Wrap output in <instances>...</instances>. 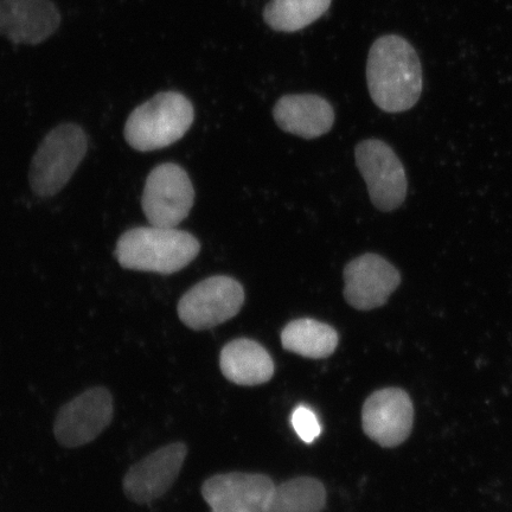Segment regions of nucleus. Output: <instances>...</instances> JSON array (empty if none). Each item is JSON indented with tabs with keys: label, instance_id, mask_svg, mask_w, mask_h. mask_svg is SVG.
I'll list each match as a JSON object with an SVG mask.
<instances>
[{
	"label": "nucleus",
	"instance_id": "obj_1",
	"mask_svg": "<svg viewBox=\"0 0 512 512\" xmlns=\"http://www.w3.org/2000/svg\"><path fill=\"white\" fill-rule=\"evenodd\" d=\"M367 82L371 99L383 112L411 110L424 88L421 62L412 44L399 35L377 38L369 51Z\"/></svg>",
	"mask_w": 512,
	"mask_h": 512
},
{
	"label": "nucleus",
	"instance_id": "obj_2",
	"mask_svg": "<svg viewBox=\"0 0 512 512\" xmlns=\"http://www.w3.org/2000/svg\"><path fill=\"white\" fill-rule=\"evenodd\" d=\"M201 251L194 235L176 228L151 226L127 230L115 256L126 270L174 274L191 264Z\"/></svg>",
	"mask_w": 512,
	"mask_h": 512
},
{
	"label": "nucleus",
	"instance_id": "obj_3",
	"mask_svg": "<svg viewBox=\"0 0 512 512\" xmlns=\"http://www.w3.org/2000/svg\"><path fill=\"white\" fill-rule=\"evenodd\" d=\"M194 119V106L187 96L178 92L158 93L128 117L125 139L140 152L165 149L185 136Z\"/></svg>",
	"mask_w": 512,
	"mask_h": 512
},
{
	"label": "nucleus",
	"instance_id": "obj_4",
	"mask_svg": "<svg viewBox=\"0 0 512 512\" xmlns=\"http://www.w3.org/2000/svg\"><path fill=\"white\" fill-rule=\"evenodd\" d=\"M87 136L79 125L62 124L50 131L38 147L30 166V185L40 197L60 192L87 153Z\"/></svg>",
	"mask_w": 512,
	"mask_h": 512
},
{
	"label": "nucleus",
	"instance_id": "obj_5",
	"mask_svg": "<svg viewBox=\"0 0 512 512\" xmlns=\"http://www.w3.org/2000/svg\"><path fill=\"white\" fill-rule=\"evenodd\" d=\"M245 290L238 280L215 275L191 287L179 300L177 312L184 325L195 331L215 328L241 311Z\"/></svg>",
	"mask_w": 512,
	"mask_h": 512
},
{
	"label": "nucleus",
	"instance_id": "obj_6",
	"mask_svg": "<svg viewBox=\"0 0 512 512\" xmlns=\"http://www.w3.org/2000/svg\"><path fill=\"white\" fill-rule=\"evenodd\" d=\"M355 158L375 208L383 213L399 209L407 197L408 181L392 147L379 139L364 140L356 146Z\"/></svg>",
	"mask_w": 512,
	"mask_h": 512
},
{
	"label": "nucleus",
	"instance_id": "obj_7",
	"mask_svg": "<svg viewBox=\"0 0 512 512\" xmlns=\"http://www.w3.org/2000/svg\"><path fill=\"white\" fill-rule=\"evenodd\" d=\"M194 201V185L182 166L160 164L147 176L142 206L152 226L176 228L187 219Z\"/></svg>",
	"mask_w": 512,
	"mask_h": 512
},
{
	"label": "nucleus",
	"instance_id": "obj_8",
	"mask_svg": "<svg viewBox=\"0 0 512 512\" xmlns=\"http://www.w3.org/2000/svg\"><path fill=\"white\" fill-rule=\"evenodd\" d=\"M114 416L113 396L107 388L94 387L62 406L54 422L59 444L74 448L85 446L111 425Z\"/></svg>",
	"mask_w": 512,
	"mask_h": 512
},
{
	"label": "nucleus",
	"instance_id": "obj_9",
	"mask_svg": "<svg viewBox=\"0 0 512 512\" xmlns=\"http://www.w3.org/2000/svg\"><path fill=\"white\" fill-rule=\"evenodd\" d=\"M344 298L356 310L377 309L388 302L401 284V274L381 255L358 256L344 268Z\"/></svg>",
	"mask_w": 512,
	"mask_h": 512
},
{
	"label": "nucleus",
	"instance_id": "obj_10",
	"mask_svg": "<svg viewBox=\"0 0 512 512\" xmlns=\"http://www.w3.org/2000/svg\"><path fill=\"white\" fill-rule=\"evenodd\" d=\"M187 454V445L172 443L134 464L123 480L126 497L137 504H149L163 497L175 484Z\"/></svg>",
	"mask_w": 512,
	"mask_h": 512
},
{
	"label": "nucleus",
	"instance_id": "obj_11",
	"mask_svg": "<svg viewBox=\"0 0 512 512\" xmlns=\"http://www.w3.org/2000/svg\"><path fill=\"white\" fill-rule=\"evenodd\" d=\"M414 406L405 390L386 388L371 394L362 409L363 431L382 447L405 443L412 432Z\"/></svg>",
	"mask_w": 512,
	"mask_h": 512
},
{
	"label": "nucleus",
	"instance_id": "obj_12",
	"mask_svg": "<svg viewBox=\"0 0 512 512\" xmlns=\"http://www.w3.org/2000/svg\"><path fill=\"white\" fill-rule=\"evenodd\" d=\"M275 484L253 473H224L202 486V496L211 512H265Z\"/></svg>",
	"mask_w": 512,
	"mask_h": 512
},
{
	"label": "nucleus",
	"instance_id": "obj_13",
	"mask_svg": "<svg viewBox=\"0 0 512 512\" xmlns=\"http://www.w3.org/2000/svg\"><path fill=\"white\" fill-rule=\"evenodd\" d=\"M61 15L51 0H0V35L36 46L53 36Z\"/></svg>",
	"mask_w": 512,
	"mask_h": 512
},
{
	"label": "nucleus",
	"instance_id": "obj_14",
	"mask_svg": "<svg viewBox=\"0 0 512 512\" xmlns=\"http://www.w3.org/2000/svg\"><path fill=\"white\" fill-rule=\"evenodd\" d=\"M273 117L281 130L304 139L324 136L335 123L334 108L316 94L283 96L273 108Z\"/></svg>",
	"mask_w": 512,
	"mask_h": 512
},
{
	"label": "nucleus",
	"instance_id": "obj_15",
	"mask_svg": "<svg viewBox=\"0 0 512 512\" xmlns=\"http://www.w3.org/2000/svg\"><path fill=\"white\" fill-rule=\"evenodd\" d=\"M220 368L226 379L239 386H260L274 375V363L268 351L258 342L238 338L224 345Z\"/></svg>",
	"mask_w": 512,
	"mask_h": 512
},
{
	"label": "nucleus",
	"instance_id": "obj_16",
	"mask_svg": "<svg viewBox=\"0 0 512 512\" xmlns=\"http://www.w3.org/2000/svg\"><path fill=\"white\" fill-rule=\"evenodd\" d=\"M338 341L332 326L311 318L292 320L281 332L284 349L312 360H323L334 354Z\"/></svg>",
	"mask_w": 512,
	"mask_h": 512
},
{
	"label": "nucleus",
	"instance_id": "obj_17",
	"mask_svg": "<svg viewBox=\"0 0 512 512\" xmlns=\"http://www.w3.org/2000/svg\"><path fill=\"white\" fill-rule=\"evenodd\" d=\"M326 491L320 480L299 477L275 485L265 512H322Z\"/></svg>",
	"mask_w": 512,
	"mask_h": 512
},
{
	"label": "nucleus",
	"instance_id": "obj_18",
	"mask_svg": "<svg viewBox=\"0 0 512 512\" xmlns=\"http://www.w3.org/2000/svg\"><path fill=\"white\" fill-rule=\"evenodd\" d=\"M332 0H271L264 21L274 31L297 32L318 21L330 9Z\"/></svg>",
	"mask_w": 512,
	"mask_h": 512
},
{
	"label": "nucleus",
	"instance_id": "obj_19",
	"mask_svg": "<svg viewBox=\"0 0 512 512\" xmlns=\"http://www.w3.org/2000/svg\"><path fill=\"white\" fill-rule=\"evenodd\" d=\"M291 422L293 430L306 444L315 443L322 434L318 416L307 406L302 405L294 409Z\"/></svg>",
	"mask_w": 512,
	"mask_h": 512
}]
</instances>
